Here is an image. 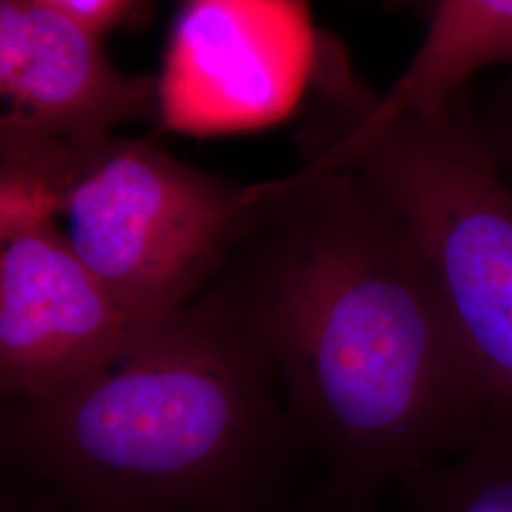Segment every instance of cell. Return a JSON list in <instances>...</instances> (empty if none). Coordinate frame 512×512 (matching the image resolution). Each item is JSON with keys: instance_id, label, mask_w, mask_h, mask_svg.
Instances as JSON below:
<instances>
[{"instance_id": "cell-1", "label": "cell", "mask_w": 512, "mask_h": 512, "mask_svg": "<svg viewBox=\"0 0 512 512\" xmlns=\"http://www.w3.org/2000/svg\"><path fill=\"white\" fill-rule=\"evenodd\" d=\"M209 287L268 351L329 494L372 501L494 418L418 239L355 169L270 181Z\"/></svg>"}, {"instance_id": "cell-2", "label": "cell", "mask_w": 512, "mask_h": 512, "mask_svg": "<svg viewBox=\"0 0 512 512\" xmlns=\"http://www.w3.org/2000/svg\"><path fill=\"white\" fill-rule=\"evenodd\" d=\"M306 456L268 351L211 287L107 372L0 414L4 469L76 512H275Z\"/></svg>"}, {"instance_id": "cell-3", "label": "cell", "mask_w": 512, "mask_h": 512, "mask_svg": "<svg viewBox=\"0 0 512 512\" xmlns=\"http://www.w3.org/2000/svg\"><path fill=\"white\" fill-rule=\"evenodd\" d=\"M268 183L239 186L112 135L63 148L42 200L141 342L190 306L247 238Z\"/></svg>"}, {"instance_id": "cell-4", "label": "cell", "mask_w": 512, "mask_h": 512, "mask_svg": "<svg viewBox=\"0 0 512 512\" xmlns=\"http://www.w3.org/2000/svg\"><path fill=\"white\" fill-rule=\"evenodd\" d=\"M427 256L494 416L512 418V188L476 128L469 88L410 114L351 162Z\"/></svg>"}, {"instance_id": "cell-5", "label": "cell", "mask_w": 512, "mask_h": 512, "mask_svg": "<svg viewBox=\"0 0 512 512\" xmlns=\"http://www.w3.org/2000/svg\"><path fill=\"white\" fill-rule=\"evenodd\" d=\"M0 205V393L6 403H46L143 342L48 211Z\"/></svg>"}, {"instance_id": "cell-6", "label": "cell", "mask_w": 512, "mask_h": 512, "mask_svg": "<svg viewBox=\"0 0 512 512\" xmlns=\"http://www.w3.org/2000/svg\"><path fill=\"white\" fill-rule=\"evenodd\" d=\"M2 124L54 139L92 141L162 112V86L110 65L101 38L52 0H0Z\"/></svg>"}, {"instance_id": "cell-7", "label": "cell", "mask_w": 512, "mask_h": 512, "mask_svg": "<svg viewBox=\"0 0 512 512\" xmlns=\"http://www.w3.org/2000/svg\"><path fill=\"white\" fill-rule=\"evenodd\" d=\"M492 65L512 69V0H439L420 50L384 97L357 84L330 93L334 131L319 135L302 171L348 169L385 129L404 116H435L452 107L469 80Z\"/></svg>"}, {"instance_id": "cell-8", "label": "cell", "mask_w": 512, "mask_h": 512, "mask_svg": "<svg viewBox=\"0 0 512 512\" xmlns=\"http://www.w3.org/2000/svg\"><path fill=\"white\" fill-rule=\"evenodd\" d=\"M401 486L410 512H512V418L494 416L469 448Z\"/></svg>"}, {"instance_id": "cell-9", "label": "cell", "mask_w": 512, "mask_h": 512, "mask_svg": "<svg viewBox=\"0 0 512 512\" xmlns=\"http://www.w3.org/2000/svg\"><path fill=\"white\" fill-rule=\"evenodd\" d=\"M471 107L476 128L503 179L512 188V74L511 78L497 82L486 99L475 103L471 97Z\"/></svg>"}, {"instance_id": "cell-10", "label": "cell", "mask_w": 512, "mask_h": 512, "mask_svg": "<svg viewBox=\"0 0 512 512\" xmlns=\"http://www.w3.org/2000/svg\"><path fill=\"white\" fill-rule=\"evenodd\" d=\"M55 8L73 19L78 27L103 38L112 29L141 21L148 4L128 0H52Z\"/></svg>"}, {"instance_id": "cell-11", "label": "cell", "mask_w": 512, "mask_h": 512, "mask_svg": "<svg viewBox=\"0 0 512 512\" xmlns=\"http://www.w3.org/2000/svg\"><path fill=\"white\" fill-rule=\"evenodd\" d=\"M372 501L359 497H342L329 494L323 488L319 492L304 499H291L281 505L275 512H368Z\"/></svg>"}, {"instance_id": "cell-12", "label": "cell", "mask_w": 512, "mask_h": 512, "mask_svg": "<svg viewBox=\"0 0 512 512\" xmlns=\"http://www.w3.org/2000/svg\"><path fill=\"white\" fill-rule=\"evenodd\" d=\"M2 512H76L71 511V509H67V507H63V505H46V507H27V509H6L4 507V511Z\"/></svg>"}]
</instances>
